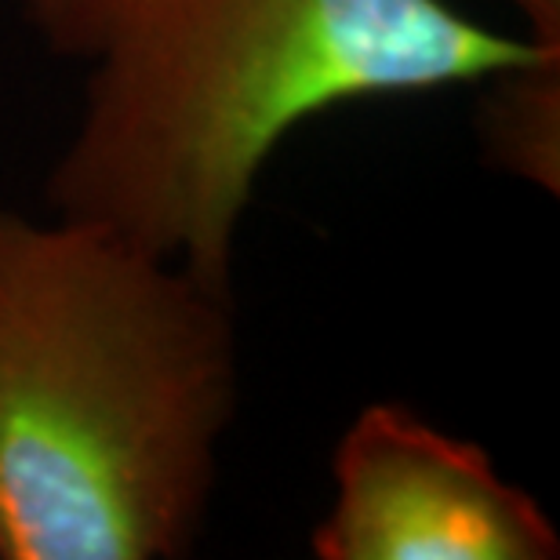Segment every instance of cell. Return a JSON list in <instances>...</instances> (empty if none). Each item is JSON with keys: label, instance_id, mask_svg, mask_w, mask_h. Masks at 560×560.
I'll use <instances>...</instances> for the list:
<instances>
[{"label": "cell", "instance_id": "obj_4", "mask_svg": "<svg viewBox=\"0 0 560 560\" xmlns=\"http://www.w3.org/2000/svg\"><path fill=\"white\" fill-rule=\"evenodd\" d=\"M474 131L491 172L560 194V48H539L477 81Z\"/></svg>", "mask_w": 560, "mask_h": 560}, {"label": "cell", "instance_id": "obj_1", "mask_svg": "<svg viewBox=\"0 0 560 560\" xmlns=\"http://www.w3.org/2000/svg\"><path fill=\"white\" fill-rule=\"evenodd\" d=\"M81 106L51 215L125 233L233 291L237 241L295 128L375 98L477 84L546 44L447 0H15Z\"/></svg>", "mask_w": 560, "mask_h": 560}, {"label": "cell", "instance_id": "obj_3", "mask_svg": "<svg viewBox=\"0 0 560 560\" xmlns=\"http://www.w3.org/2000/svg\"><path fill=\"white\" fill-rule=\"evenodd\" d=\"M317 560H557L550 513L485 447L372 400L331 452V502L310 532Z\"/></svg>", "mask_w": 560, "mask_h": 560}, {"label": "cell", "instance_id": "obj_2", "mask_svg": "<svg viewBox=\"0 0 560 560\" xmlns=\"http://www.w3.org/2000/svg\"><path fill=\"white\" fill-rule=\"evenodd\" d=\"M237 408L233 291L0 205V560L189 557Z\"/></svg>", "mask_w": 560, "mask_h": 560}, {"label": "cell", "instance_id": "obj_5", "mask_svg": "<svg viewBox=\"0 0 560 560\" xmlns=\"http://www.w3.org/2000/svg\"><path fill=\"white\" fill-rule=\"evenodd\" d=\"M521 19V33L546 48H560V0H499Z\"/></svg>", "mask_w": 560, "mask_h": 560}]
</instances>
